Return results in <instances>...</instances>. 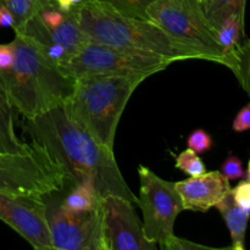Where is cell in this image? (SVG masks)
Wrapping results in <instances>:
<instances>
[{"mask_svg": "<svg viewBox=\"0 0 250 250\" xmlns=\"http://www.w3.org/2000/svg\"><path fill=\"white\" fill-rule=\"evenodd\" d=\"M133 203L119 195H107L103 204V234L106 250H155L158 244L144 236L143 222Z\"/></svg>", "mask_w": 250, "mask_h": 250, "instance_id": "8fae6325", "label": "cell"}, {"mask_svg": "<svg viewBox=\"0 0 250 250\" xmlns=\"http://www.w3.org/2000/svg\"><path fill=\"white\" fill-rule=\"evenodd\" d=\"M159 248L163 250H195V249H209L214 250L215 248L211 247L204 246V244L194 243L192 241H188V239L180 238V237L176 236L175 233L170 234L167 238L164 239L163 242L158 244Z\"/></svg>", "mask_w": 250, "mask_h": 250, "instance_id": "7402d4cb", "label": "cell"}, {"mask_svg": "<svg viewBox=\"0 0 250 250\" xmlns=\"http://www.w3.org/2000/svg\"><path fill=\"white\" fill-rule=\"evenodd\" d=\"M183 203V209L207 212L216 207L229 192V181L220 171H210L175 183Z\"/></svg>", "mask_w": 250, "mask_h": 250, "instance_id": "7c38bea8", "label": "cell"}, {"mask_svg": "<svg viewBox=\"0 0 250 250\" xmlns=\"http://www.w3.org/2000/svg\"><path fill=\"white\" fill-rule=\"evenodd\" d=\"M24 131L41 144L66 175V185L89 181L103 198L119 195L138 205V198L125 181L114 150L100 144L73 124L62 106L28 119Z\"/></svg>", "mask_w": 250, "mask_h": 250, "instance_id": "6da1fadb", "label": "cell"}, {"mask_svg": "<svg viewBox=\"0 0 250 250\" xmlns=\"http://www.w3.org/2000/svg\"><path fill=\"white\" fill-rule=\"evenodd\" d=\"M232 128L237 133H243V132L250 129V103L246 106L242 107L236 115L232 124Z\"/></svg>", "mask_w": 250, "mask_h": 250, "instance_id": "484cf974", "label": "cell"}, {"mask_svg": "<svg viewBox=\"0 0 250 250\" xmlns=\"http://www.w3.org/2000/svg\"><path fill=\"white\" fill-rule=\"evenodd\" d=\"M233 199L242 209L246 210L250 215V182L249 181H242L232 189Z\"/></svg>", "mask_w": 250, "mask_h": 250, "instance_id": "d4e9b609", "label": "cell"}, {"mask_svg": "<svg viewBox=\"0 0 250 250\" xmlns=\"http://www.w3.org/2000/svg\"><path fill=\"white\" fill-rule=\"evenodd\" d=\"M0 27H6V28L14 29L16 27V21L12 16L11 12L5 7L0 6Z\"/></svg>", "mask_w": 250, "mask_h": 250, "instance_id": "83f0119b", "label": "cell"}, {"mask_svg": "<svg viewBox=\"0 0 250 250\" xmlns=\"http://www.w3.org/2000/svg\"><path fill=\"white\" fill-rule=\"evenodd\" d=\"M198 1H199V2H200V4H202V5H203V6H204V5H205V4H207V2H208V1H209V0H198Z\"/></svg>", "mask_w": 250, "mask_h": 250, "instance_id": "f546056e", "label": "cell"}, {"mask_svg": "<svg viewBox=\"0 0 250 250\" xmlns=\"http://www.w3.org/2000/svg\"><path fill=\"white\" fill-rule=\"evenodd\" d=\"M104 198L89 181L70 186V190L59 204L70 211H90L100 208Z\"/></svg>", "mask_w": 250, "mask_h": 250, "instance_id": "9a60e30c", "label": "cell"}, {"mask_svg": "<svg viewBox=\"0 0 250 250\" xmlns=\"http://www.w3.org/2000/svg\"><path fill=\"white\" fill-rule=\"evenodd\" d=\"M138 205L143 212L144 236L159 244L173 233L176 219L183 211V203L175 183L159 177L144 165L138 166Z\"/></svg>", "mask_w": 250, "mask_h": 250, "instance_id": "ba28073f", "label": "cell"}, {"mask_svg": "<svg viewBox=\"0 0 250 250\" xmlns=\"http://www.w3.org/2000/svg\"><path fill=\"white\" fill-rule=\"evenodd\" d=\"M220 172L229 181H234L246 177V171L243 168V163H242L241 159L232 155V154L224 161Z\"/></svg>", "mask_w": 250, "mask_h": 250, "instance_id": "cb8c5ba5", "label": "cell"}, {"mask_svg": "<svg viewBox=\"0 0 250 250\" xmlns=\"http://www.w3.org/2000/svg\"><path fill=\"white\" fill-rule=\"evenodd\" d=\"M14 62L0 71V84L10 104L24 120L65 105L76 80L60 70L29 37L15 32Z\"/></svg>", "mask_w": 250, "mask_h": 250, "instance_id": "3957f363", "label": "cell"}, {"mask_svg": "<svg viewBox=\"0 0 250 250\" xmlns=\"http://www.w3.org/2000/svg\"><path fill=\"white\" fill-rule=\"evenodd\" d=\"M149 76H93L77 78L63 105L68 119L100 144L114 150L120 119L129 98Z\"/></svg>", "mask_w": 250, "mask_h": 250, "instance_id": "277c9868", "label": "cell"}, {"mask_svg": "<svg viewBox=\"0 0 250 250\" xmlns=\"http://www.w3.org/2000/svg\"><path fill=\"white\" fill-rule=\"evenodd\" d=\"M19 138L15 129L14 107L10 104L1 84H0V151L4 153H19L29 148Z\"/></svg>", "mask_w": 250, "mask_h": 250, "instance_id": "5bb4252c", "label": "cell"}, {"mask_svg": "<svg viewBox=\"0 0 250 250\" xmlns=\"http://www.w3.org/2000/svg\"><path fill=\"white\" fill-rule=\"evenodd\" d=\"M188 148L197 154H204L212 146V138L205 129H194L187 139Z\"/></svg>", "mask_w": 250, "mask_h": 250, "instance_id": "603a6c76", "label": "cell"}, {"mask_svg": "<svg viewBox=\"0 0 250 250\" xmlns=\"http://www.w3.org/2000/svg\"><path fill=\"white\" fill-rule=\"evenodd\" d=\"M65 187V172L37 142L19 153L0 151V193L44 199Z\"/></svg>", "mask_w": 250, "mask_h": 250, "instance_id": "5b68a950", "label": "cell"}, {"mask_svg": "<svg viewBox=\"0 0 250 250\" xmlns=\"http://www.w3.org/2000/svg\"><path fill=\"white\" fill-rule=\"evenodd\" d=\"M0 220L37 250H54L44 199L0 193Z\"/></svg>", "mask_w": 250, "mask_h": 250, "instance_id": "30bf717a", "label": "cell"}, {"mask_svg": "<svg viewBox=\"0 0 250 250\" xmlns=\"http://www.w3.org/2000/svg\"><path fill=\"white\" fill-rule=\"evenodd\" d=\"M171 61L160 56L115 48L92 42L58 63L60 70L73 80L93 76H153L164 71Z\"/></svg>", "mask_w": 250, "mask_h": 250, "instance_id": "52a82bcc", "label": "cell"}, {"mask_svg": "<svg viewBox=\"0 0 250 250\" xmlns=\"http://www.w3.org/2000/svg\"><path fill=\"white\" fill-rule=\"evenodd\" d=\"M247 0H209L203 6L207 19L215 29L220 22L236 11H246Z\"/></svg>", "mask_w": 250, "mask_h": 250, "instance_id": "ac0fdd59", "label": "cell"}, {"mask_svg": "<svg viewBox=\"0 0 250 250\" xmlns=\"http://www.w3.org/2000/svg\"><path fill=\"white\" fill-rule=\"evenodd\" d=\"M176 168L183 171L185 173L189 175L190 177L200 176L207 172L205 164L198 156V154L189 148L187 150H183L176 158Z\"/></svg>", "mask_w": 250, "mask_h": 250, "instance_id": "ffe728a7", "label": "cell"}, {"mask_svg": "<svg viewBox=\"0 0 250 250\" xmlns=\"http://www.w3.org/2000/svg\"><path fill=\"white\" fill-rule=\"evenodd\" d=\"M104 1L110 2L112 6H115L119 11L127 15V16L148 19L146 10L148 5L154 0H104Z\"/></svg>", "mask_w": 250, "mask_h": 250, "instance_id": "44dd1931", "label": "cell"}, {"mask_svg": "<svg viewBox=\"0 0 250 250\" xmlns=\"http://www.w3.org/2000/svg\"><path fill=\"white\" fill-rule=\"evenodd\" d=\"M146 14L168 34L198 49L205 60L229 67V59L217 41L216 29L198 0H154Z\"/></svg>", "mask_w": 250, "mask_h": 250, "instance_id": "8992f818", "label": "cell"}, {"mask_svg": "<svg viewBox=\"0 0 250 250\" xmlns=\"http://www.w3.org/2000/svg\"><path fill=\"white\" fill-rule=\"evenodd\" d=\"M215 208L219 210L221 216L224 217L225 224H226L229 234H231V249H246V233L250 215L234 202L232 189Z\"/></svg>", "mask_w": 250, "mask_h": 250, "instance_id": "4fadbf2b", "label": "cell"}, {"mask_svg": "<svg viewBox=\"0 0 250 250\" xmlns=\"http://www.w3.org/2000/svg\"><path fill=\"white\" fill-rule=\"evenodd\" d=\"M14 62L12 44H0V71L9 70Z\"/></svg>", "mask_w": 250, "mask_h": 250, "instance_id": "4316f807", "label": "cell"}, {"mask_svg": "<svg viewBox=\"0 0 250 250\" xmlns=\"http://www.w3.org/2000/svg\"><path fill=\"white\" fill-rule=\"evenodd\" d=\"M246 176H247V181H249L250 182V159H249V163H248V171H247Z\"/></svg>", "mask_w": 250, "mask_h": 250, "instance_id": "f1b7e54d", "label": "cell"}, {"mask_svg": "<svg viewBox=\"0 0 250 250\" xmlns=\"http://www.w3.org/2000/svg\"><path fill=\"white\" fill-rule=\"evenodd\" d=\"M46 216L54 250H106L103 205L90 211H70L51 203L46 204Z\"/></svg>", "mask_w": 250, "mask_h": 250, "instance_id": "9c48e42d", "label": "cell"}, {"mask_svg": "<svg viewBox=\"0 0 250 250\" xmlns=\"http://www.w3.org/2000/svg\"><path fill=\"white\" fill-rule=\"evenodd\" d=\"M244 15L246 11H236L225 17L216 28L217 41L229 61V70L232 68V56L237 46L241 44L244 36Z\"/></svg>", "mask_w": 250, "mask_h": 250, "instance_id": "2e32d148", "label": "cell"}, {"mask_svg": "<svg viewBox=\"0 0 250 250\" xmlns=\"http://www.w3.org/2000/svg\"><path fill=\"white\" fill-rule=\"evenodd\" d=\"M231 71L238 80L244 92L250 97V39L241 43L232 56Z\"/></svg>", "mask_w": 250, "mask_h": 250, "instance_id": "d6986e66", "label": "cell"}, {"mask_svg": "<svg viewBox=\"0 0 250 250\" xmlns=\"http://www.w3.org/2000/svg\"><path fill=\"white\" fill-rule=\"evenodd\" d=\"M78 26L92 42L160 56L175 62L205 56L148 19L127 16L104 0H84L72 10Z\"/></svg>", "mask_w": 250, "mask_h": 250, "instance_id": "7a4b0ae2", "label": "cell"}, {"mask_svg": "<svg viewBox=\"0 0 250 250\" xmlns=\"http://www.w3.org/2000/svg\"><path fill=\"white\" fill-rule=\"evenodd\" d=\"M50 1L51 0H0V6L9 10L15 17V21H16L15 31V29L21 28L28 20H31L38 12L42 6Z\"/></svg>", "mask_w": 250, "mask_h": 250, "instance_id": "e0dca14e", "label": "cell"}]
</instances>
